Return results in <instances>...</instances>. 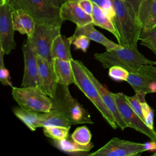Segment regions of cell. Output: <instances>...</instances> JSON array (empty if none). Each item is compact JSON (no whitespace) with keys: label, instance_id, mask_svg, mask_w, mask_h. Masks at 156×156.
<instances>
[{"label":"cell","instance_id":"obj_2","mask_svg":"<svg viewBox=\"0 0 156 156\" xmlns=\"http://www.w3.org/2000/svg\"><path fill=\"white\" fill-rule=\"evenodd\" d=\"M94 58L99 61L104 68L113 66H119L126 69L129 72L136 73L144 65H155L141 54L137 48L132 49L119 45L103 53H95Z\"/></svg>","mask_w":156,"mask_h":156},{"label":"cell","instance_id":"obj_11","mask_svg":"<svg viewBox=\"0 0 156 156\" xmlns=\"http://www.w3.org/2000/svg\"><path fill=\"white\" fill-rule=\"evenodd\" d=\"M22 49L24 55V69L21 87H40L37 54L34 51L30 41L28 38L23 44Z\"/></svg>","mask_w":156,"mask_h":156},{"label":"cell","instance_id":"obj_26","mask_svg":"<svg viewBox=\"0 0 156 156\" xmlns=\"http://www.w3.org/2000/svg\"><path fill=\"white\" fill-rule=\"evenodd\" d=\"M146 94L144 93H135V94L132 96H128L125 94V98L131 108L143 121L144 117L141 104L143 102L146 101Z\"/></svg>","mask_w":156,"mask_h":156},{"label":"cell","instance_id":"obj_19","mask_svg":"<svg viewBox=\"0 0 156 156\" xmlns=\"http://www.w3.org/2000/svg\"><path fill=\"white\" fill-rule=\"evenodd\" d=\"M53 67L58 84L68 87L74 83L71 61L54 58Z\"/></svg>","mask_w":156,"mask_h":156},{"label":"cell","instance_id":"obj_34","mask_svg":"<svg viewBox=\"0 0 156 156\" xmlns=\"http://www.w3.org/2000/svg\"><path fill=\"white\" fill-rule=\"evenodd\" d=\"M78 4L85 12L91 15L93 11V2L90 0H82L79 2Z\"/></svg>","mask_w":156,"mask_h":156},{"label":"cell","instance_id":"obj_6","mask_svg":"<svg viewBox=\"0 0 156 156\" xmlns=\"http://www.w3.org/2000/svg\"><path fill=\"white\" fill-rule=\"evenodd\" d=\"M12 94L24 110L38 113H48L51 110L52 99L38 87H12Z\"/></svg>","mask_w":156,"mask_h":156},{"label":"cell","instance_id":"obj_29","mask_svg":"<svg viewBox=\"0 0 156 156\" xmlns=\"http://www.w3.org/2000/svg\"><path fill=\"white\" fill-rule=\"evenodd\" d=\"M129 72L119 66H113L109 68L108 76L116 81H126Z\"/></svg>","mask_w":156,"mask_h":156},{"label":"cell","instance_id":"obj_41","mask_svg":"<svg viewBox=\"0 0 156 156\" xmlns=\"http://www.w3.org/2000/svg\"><path fill=\"white\" fill-rule=\"evenodd\" d=\"M152 155H153V156H156V152H155V153H154V154H153Z\"/></svg>","mask_w":156,"mask_h":156},{"label":"cell","instance_id":"obj_32","mask_svg":"<svg viewBox=\"0 0 156 156\" xmlns=\"http://www.w3.org/2000/svg\"><path fill=\"white\" fill-rule=\"evenodd\" d=\"M4 54L0 49V81L4 85L12 86L9 71L5 68L4 63Z\"/></svg>","mask_w":156,"mask_h":156},{"label":"cell","instance_id":"obj_23","mask_svg":"<svg viewBox=\"0 0 156 156\" xmlns=\"http://www.w3.org/2000/svg\"><path fill=\"white\" fill-rule=\"evenodd\" d=\"M13 113L32 131H35L37 128L41 127L40 113L27 111L21 107L15 108Z\"/></svg>","mask_w":156,"mask_h":156},{"label":"cell","instance_id":"obj_18","mask_svg":"<svg viewBox=\"0 0 156 156\" xmlns=\"http://www.w3.org/2000/svg\"><path fill=\"white\" fill-rule=\"evenodd\" d=\"M12 20L13 27L21 34H26L30 37L33 34L36 22L34 18L23 9H16L12 12Z\"/></svg>","mask_w":156,"mask_h":156},{"label":"cell","instance_id":"obj_31","mask_svg":"<svg viewBox=\"0 0 156 156\" xmlns=\"http://www.w3.org/2000/svg\"><path fill=\"white\" fill-rule=\"evenodd\" d=\"M93 3L98 5L104 13L111 19L115 15V9L113 7L112 0H90Z\"/></svg>","mask_w":156,"mask_h":156},{"label":"cell","instance_id":"obj_7","mask_svg":"<svg viewBox=\"0 0 156 156\" xmlns=\"http://www.w3.org/2000/svg\"><path fill=\"white\" fill-rule=\"evenodd\" d=\"M60 26L36 23L34 32L27 37L37 54L53 64L51 48L54 40L60 34Z\"/></svg>","mask_w":156,"mask_h":156},{"label":"cell","instance_id":"obj_12","mask_svg":"<svg viewBox=\"0 0 156 156\" xmlns=\"http://www.w3.org/2000/svg\"><path fill=\"white\" fill-rule=\"evenodd\" d=\"M37 60L40 79V88L51 99L54 98L58 83L53 64L38 55H37Z\"/></svg>","mask_w":156,"mask_h":156},{"label":"cell","instance_id":"obj_13","mask_svg":"<svg viewBox=\"0 0 156 156\" xmlns=\"http://www.w3.org/2000/svg\"><path fill=\"white\" fill-rule=\"evenodd\" d=\"M156 80V67L152 65H142L137 72H129L126 82L133 88L135 93H150L149 85Z\"/></svg>","mask_w":156,"mask_h":156},{"label":"cell","instance_id":"obj_25","mask_svg":"<svg viewBox=\"0 0 156 156\" xmlns=\"http://www.w3.org/2000/svg\"><path fill=\"white\" fill-rule=\"evenodd\" d=\"M70 128L64 126H51L43 127L45 136L54 140H60L68 138Z\"/></svg>","mask_w":156,"mask_h":156},{"label":"cell","instance_id":"obj_35","mask_svg":"<svg viewBox=\"0 0 156 156\" xmlns=\"http://www.w3.org/2000/svg\"><path fill=\"white\" fill-rule=\"evenodd\" d=\"M144 147L146 149V151H156V141L154 140H151V141L146 142L144 143Z\"/></svg>","mask_w":156,"mask_h":156},{"label":"cell","instance_id":"obj_14","mask_svg":"<svg viewBox=\"0 0 156 156\" xmlns=\"http://www.w3.org/2000/svg\"><path fill=\"white\" fill-rule=\"evenodd\" d=\"M82 66L87 74L88 76V77L90 78V79L92 80V82L97 88L105 105L113 115L118 127L120 128L122 130H124L126 127H127V126L118 110L117 105L112 94V92L109 91L105 87H104L100 83V82L94 76L93 73L84 65L83 63Z\"/></svg>","mask_w":156,"mask_h":156},{"label":"cell","instance_id":"obj_39","mask_svg":"<svg viewBox=\"0 0 156 156\" xmlns=\"http://www.w3.org/2000/svg\"><path fill=\"white\" fill-rule=\"evenodd\" d=\"M65 1H70V2H79L82 0H65Z\"/></svg>","mask_w":156,"mask_h":156},{"label":"cell","instance_id":"obj_3","mask_svg":"<svg viewBox=\"0 0 156 156\" xmlns=\"http://www.w3.org/2000/svg\"><path fill=\"white\" fill-rule=\"evenodd\" d=\"M71 64L74 79V83L91 101L107 123L113 129H116L118 126L113 115L105 105L97 88L83 68L82 62L73 59Z\"/></svg>","mask_w":156,"mask_h":156},{"label":"cell","instance_id":"obj_33","mask_svg":"<svg viewBox=\"0 0 156 156\" xmlns=\"http://www.w3.org/2000/svg\"><path fill=\"white\" fill-rule=\"evenodd\" d=\"M90 40L87 36L81 35L72 39V44L75 46L76 49H80L86 52L89 47Z\"/></svg>","mask_w":156,"mask_h":156},{"label":"cell","instance_id":"obj_42","mask_svg":"<svg viewBox=\"0 0 156 156\" xmlns=\"http://www.w3.org/2000/svg\"><path fill=\"white\" fill-rule=\"evenodd\" d=\"M155 63H156V61H155ZM155 65H156V63H155Z\"/></svg>","mask_w":156,"mask_h":156},{"label":"cell","instance_id":"obj_4","mask_svg":"<svg viewBox=\"0 0 156 156\" xmlns=\"http://www.w3.org/2000/svg\"><path fill=\"white\" fill-rule=\"evenodd\" d=\"M14 10L23 9L28 13L36 23L62 26L63 20L60 16V7L48 0H7Z\"/></svg>","mask_w":156,"mask_h":156},{"label":"cell","instance_id":"obj_15","mask_svg":"<svg viewBox=\"0 0 156 156\" xmlns=\"http://www.w3.org/2000/svg\"><path fill=\"white\" fill-rule=\"evenodd\" d=\"M62 19L69 20L75 23L77 26H82L93 23L91 15L85 12L78 2L65 1L60 7Z\"/></svg>","mask_w":156,"mask_h":156},{"label":"cell","instance_id":"obj_8","mask_svg":"<svg viewBox=\"0 0 156 156\" xmlns=\"http://www.w3.org/2000/svg\"><path fill=\"white\" fill-rule=\"evenodd\" d=\"M118 110L126 123L127 127L132 128L156 141V132L150 129L141 118L133 110L122 93H112Z\"/></svg>","mask_w":156,"mask_h":156},{"label":"cell","instance_id":"obj_36","mask_svg":"<svg viewBox=\"0 0 156 156\" xmlns=\"http://www.w3.org/2000/svg\"><path fill=\"white\" fill-rule=\"evenodd\" d=\"M125 1L128 2L132 6V7L133 8L135 12L137 14L139 6L143 0H125Z\"/></svg>","mask_w":156,"mask_h":156},{"label":"cell","instance_id":"obj_10","mask_svg":"<svg viewBox=\"0 0 156 156\" xmlns=\"http://www.w3.org/2000/svg\"><path fill=\"white\" fill-rule=\"evenodd\" d=\"M14 9L7 2L0 3V49L6 55L16 48L12 12Z\"/></svg>","mask_w":156,"mask_h":156},{"label":"cell","instance_id":"obj_17","mask_svg":"<svg viewBox=\"0 0 156 156\" xmlns=\"http://www.w3.org/2000/svg\"><path fill=\"white\" fill-rule=\"evenodd\" d=\"M94 26L93 23H90L82 26H77L74 34L70 38L72 40L79 35H85L91 40L102 44L106 50L113 49L119 45V43H115L105 37L102 33L96 30Z\"/></svg>","mask_w":156,"mask_h":156},{"label":"cell","instance_id":"obj_20","mask_svg":"<svg viewBox=\"0 0 156 156\" xmlns=\"http://www.w3.org/2000/svg\"><path fill=\"white\" fill-rule=\"evenodd\" d=\"M73 41L70 37L66 38L65 36L60 34L54 40L51 52L54 58H58L66 61L73 60L71 53V45Z\"/></svg>","mask_w":156,"mask_h":156},{"label":"cell","instance_id":"obj_16","mask_svg":"<svg viewBox=\"0 0 156 156\" xmlns=\"http://www.w3.org/2000/svg\"><path fill=\"white\" fill-rule=\"evenodd\" d=\"M137 16L142 30H149L156 27V0H143Z\"/></svg>","mask_w":156,"mask_h":156},{"label":"cell","instance_id":"obj_5","mask_svg":"<svg viewBox=\"0 0 156 156\" xmlns=\"http://www.w3.org/2000/svg\"><path fill=\"white\" fill-rule=\"evenodd\" d=\"M52 101V109L65 115L72 125L93 124L88 112L70 94L68 86L58 84Z\"/></svg>","mask_w":156,"mask_h":156},{"label":"cell","instance_id":"obj_37","mask_svg":"<svg viewBox=\"0 0 156 156\" xmlns=\"http://www.w3.org/2000/svg\"><path fill=\"white\" fill-rule=\"evenodd\" d=\"M48 1L52 5L58 7H60L61 5L65 2V0H48Z\"/></svg>","mask_w":156,"mask_h":156},{"label":"cell","instance_id":"obj_21","mask_svg":"<svg viewBox=\"0 0 156 156\" xmlns=\"http://www.w3.org/2000/svg\"><path fill=\"white\" fill-rule=\"evenodd\" d=\"M93 23L94 26H98L104 29L118 38V35L115 27L111 19L104 13V12L98 5L93 3V11L91 14Z\"/></svg>","mask_w":156,"mask_h":156},{"label":"cell","instance_id":"obj_9","mask_svg":"<svg viewBox=\"0 0 156 156\" xmlns=\"http://www.w3.org/2000/svg\"><path fill=\"white\" fill-rule=\"evenodd\" d=\"M145 151L144 143H135L114 137L102 147L88 155L134 156L140 155Z\"/></svg>","mask_w":156,"mask_h":156},{"label":"cell","instance_id":"obj_28","mask_svg":"<svg viewBox=\"0 0 156 156\" xmlns=\"http://www.w3.org/2000/svg\"><path fill=\"white\" fill-rule=\"evenodd\" d=\"M71 138L79 144L87 145L91 143V134L86 126H82L76 129L71 134Z\"/></svg>","mask_w":156,"mask_h":156},{"label":"cell","instance_id":"obj_24","mask_svg":"<svg viewBox=\"0 0 156 156\" xmlns=\"http://www.w3.org/2000/svg\"><path fill=\"white\" fill-rule=\"evenodd\" d=\"M54 144L60 151L69 154L87 152L90 151L94 146L92 143L87 145H81L73 140H69L68 138L60 140H54Z\"/></svg>","mask_w":156,"mask_h":156},{"label":"cell","instance_id":"obj_1","mask_svg":"<svg viewBox=\"0 0 156 156\" xmlns=\"http://www.w3.org/2000/svg\"><path fill=\"white\" fill-rule=\"evenodd\" d=\"M115 15L112 21L117 32L118 43L129 48H137L142 28L137 14L125 0H112Z\"/></svg>","mask_w":156,"mask_h":156},{"label":"cell","instance_id":"obj_38","mask_svg":"<svg viewBox=\"0 0 156 156\" xmlns=\"http://www.w3.org/2000/svg\"><path fill=\"white\" fill-rule=\"evenodd\" d=\"M150 93H156V80L152 82L149 87Z\"/></svg>","mask_w":156,"mask_h":156},{"label":"cell","instance_id":"obj_30","mask_svg":"<svg viewBox=\"0 0 156 156\" xmlns=\"http://www.w3.org/2000/svg\"><path fill=\"white\" fill-rule=\"evenodd\" d=\"M143 114L144 117V122L151 129H154V112L152 108L149 105L146 101H144L141 104Z\"/></svg>","mask_w":156,"mask_h":156},{"label":"cell","instance_id":"obj_27","mask_svg":"<svg viewBox=\"0 0 156 156\" xmlns=\"http://www.w3.org/2000/svg\"><path fill=\"white\" fill-rule=\"evenodd\" d=\"M139 40L142 45L147 47L156 55V27L149 30H142Z\"/></svg>","mask_w":156,"mask_h":156},{"label":"cell","instance_id":"obj_22","mask_svg":"<svg viewBox=\"0 0 156 156\" xmlns=\"http://www.w3.org/2000/svg\"><path fill=\"white\" fill-rule=\"evenodd\" d=\"M51 126H64L70 128L72 124L65 115L57 110L51 108L48 113H41V127Z\"/></svg>","mask_w":156,"mask_h":156},{"label":"cell","instance_id":"obj_40","mask_svg":"<svg viewBox=\"0 0 156 156\" xmlns=\"http://www.w3.org/2000/svg\"><path fill=\"white\" fill-rule=\"evenodd\" d=\"M7 0H0V3L1 2H6Z\"/></svg>","mask_w":156,"mask_h":156}]
</instances>
